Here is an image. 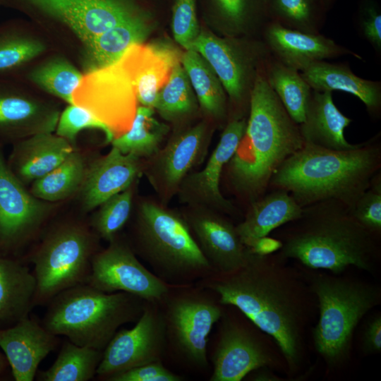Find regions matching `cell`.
<instances>
[{"label":"cell","instance_id":"obj_6","mask_svg":"<svg viewBox=\"0 0 381 381\" xmlns=\"http://www.w3.org/2000/svg\"><path fill=\"white\" fill-rule=\"evenodd\" d=\"M145 302L128 293H105L87 284H78L47 303L41 323L76 345L103 351L120 326L138 320Z\"/></svg>","mask_w":381,"mask_h":381},{"label":"cell","instance_id":"obj_31","mask_svg":"<svg viewBox=\"0 0 381 381\" xmlns=\"http://www.w3.org/2000/svg\"><path fill=\"white\" fill-rule=\"evenodd\" d=\"M181 64L189 78L202 111L210 120L228 121L226 92L210 65L196 51L186 50Z\"/></svg>","mask_w":381,"mask_h":381},{"label":"cell","instance_id":"obj_38","mask_svg":"<svg viewBox=\"0 0 381 381\" xmlns=\"http://www.w3.org/2000/svg\"><path fill=\"white\" fill-rule=\"evenodd\" d=\"M137 181L99 205V209L91 220L90 226L100 238L111 241L129 219Z\"/></svg>","mask_w":381,"mask_h":381},{"label":"cell","instance_id":"obj_35","mask_svg":"<svg viewBox=\"0 0 381 381\" xmlns=\"http://www.w3.org/2000/svg\"><path fill=\"white\" fill-rule=\"evenodd\" d=\"M103 351L66 341L52 365L40 372L43 381H87L96 375Z\"/></svg>","mask_w":381,"mask_h":381},{"label":"cell","instance_id":"obj_24","mask_svg":"<svg viewBox=\"0 0 381 381\" xmlns=\"http://www.w3.org/2000/svg\"><path fill=\"white\" fill-rule=\"evenodd\" d=\"M74 150L66 139L42 132L14 142L7 164L26 186L55 169Z\"/></svg>","mask_w":381,"mask_h":381},{"label":"cell","instance_id":"obj_18","mask_svg":"<svg viewBox=\"0 0 381 381\" xmlns=\"http://www.w3.org/2000/svg\"><path fill=\"white\" fill-rule=\"evenodd\" d=\"M181 212L213 274L231 272L245 263L248 248L226 214L191 205H186Z\"/></svg>","mask_w":381,"mask_h":381},{"label":"cell","instance_id":"obj_2","mask_svg":"<svg viewBox=\"0 0 381 381\" xmlns=\"http://www.w3.org/2000/svg\"><path fill=\"white\" fill-rule=\"evenodd\" d=\"M303 145L298 124L269 85L262 65L251 91L245 133L221 181L247 207L267 193L273 174Z\"/></svg>","mask_w":381,"mask_h":381},{"label":"cell","instance_id":"obj_27","mask_svg":"<svg viewBox=\"0 0 381 381\" xmlns=\"http://www.w3.org/2000/svg\"><path fill=\"white\" fill-rule=\"evenodd\" d=\"M313 90H340L360 99L373 117L381 113V83L363 79L354 74L344 64L326 61L315 62L300 72Z\"/></svg>","mask_w":381,"mask_h":381},{"label":"cell","instance_id":"obj_10","mask_svg":"<svg viewBox=\"0 0 381 381\" xmlns=\"http://www.w3.org/2000/svg\"><path fill=\"white\" fill-rule=\"evenodd\" d=\"M72 98L73 104L107 126L114 138L130 130L138 107L134 83L121 59L83 75Z\"/></svg>","mask_w":381,"mask_h":381},{"label":"cell","instance_id":"obj_21","mask_svg":"<svg viewBox=\"0 0 381 381\" xmlns=\"http://www.w3.org/2000/svg\"><path fill=\"white\" fill-rule=\"evenodd\" d=\"M182 54L167 42L131 45L121 60L134 83L138 104L154 109L157 95L168 81Z\"/></svg>","mask_w":381,"mask_h":381},{"label":"cell","instance_id":"obj_5","mask_svg":"<svg viewBox=\"0 0 381 381\" xmlns=\"http://www.w3.org/2000/svg\"><path fill=\"white\" fill-rule=\"evenodd\" d=\"M133 238L135 253L167 283L186 284L213 274L181 211L157 198L138 201Z\"/></svg>","mask_w":381,"mask_h":381},{"label":"cell","instance_id":"obj_7","mask_svg":"<svg viewBox=\"0 0 381 381\" xmlns=\"http://www.w3.org/2000/svg\"><path fill=\"white\" fill-rule=\"evenodd\" d=\"M310 282L319 308L313 329L315 348L328 365L337 366L349 357L354 330L378 305L380 293L367 283L322 273L314 274Z\"/></svg>","mask_w":381,"mask_h":381},{"label":"cell","instance_id":"obj_51","mask_svg":"<svg viewBox=\"0 0 381 381\" xmlns=\"http://www.w3.org/2000/svg\"><path fill=\"white\" fill-rule=\"evenodd\" d=\"M321 1H322V2H324V1H326V0H321Z\"/></svg>","mask_w":381,"mask_h":381},{"label":"cell","instance_id":"obj_16","mask_svg":"<svg viewBox=\"0 0 381 381\" xmlns=\"http://www.w3.org/2000/svg\"><path fill=\"white\" fill-rule=\"evenodd\" d=\"M68 26L85 45L106 30L147 12L138 0H23Z\"/></svg>","mask_w":381,"mask_h":381},{"label":"cell","instance_id":"obj_48","mask_svg":"<svg viewBox=\"0 0 381 381\" xmlns=\"http://www.w3.org/2000/svg\"><path fill=\"white\" fill-rule=\"evenodd\" d=\"M281 246L279 240L267 236L257 239L248 248L258 255H268L278 251Z\"/></svg>","mask_w":381,"mask_h":381},{"label":"cell","instance_id":"obj_40","mask_svg":"<svg viewBox=\"0 0 381 381\" xmlns=\"http://www.w3.org/2000/svg\"><path fill=\"white\" fill-rule=\"evenodd\" d=\"M226 28L231 32H243L251 23L270 20L268 0H214Z\"/></svg>","mask_w":381,"mask_h":381},{"label":"cell","instance_id":"obj_17","mask_svg":"<svg viewBox=\"0 0 381 381\" xmlns=\"http://www.w3.org/2000/svg\"><path fill=\"white\" fill-rule=\"evenodd\" d=\"M246 125L247 117L228 120L205 166L190 172L181 183L176 194L180 202L205 207L226 215L236 214V207L222 194L220 183L224 167L235 152Z\"/></svg>","mask_w":381,"mask_h":381},{"label":"cell","instance_id":"obj_28","mask_svg":"<svg viewBox=\"0 0 381 381\" xmlns=\"http://www.w3.org/2000/svg\"><path fill=\"white\" fill-rule=\"evenodd\" d=\"M250 203L243 220L236 226L238 234L246 247L271 231L297 219L301 207L291 195L283 190H270Z\"/></svg>","mask_w":381,"mask_h":381},{"label":"cell","instance_id":"obj_33","mask_svg":"<svg viewBox=\"0 0 381 381\" xmlns=\"http://www.w3.org/2000/svg\"><path fill=\"white\" fill-rule=\"evenodd\" d=\"M155 109L138 105L131 128L111 143L123 154H133L147 159L162 147L169 131L168 125L159 122L155 116Z\"/></svg>","mask_w":381,"mask_h":381},{"label":"cell","instance_id":"obj_4","mask_svg":"<svg viewBox=\"0 0 381 381\" xmlns=\"http://www.w3.org/2000/svg\"><path fill=\"white\" fill-rule=\"evenodd\" d=\"M380 136L345 150L304 143L273 174L268 190L286 191L301 207L334 199L351 210L381 171Z\"/></svg>","mask_w":381,"mask_h":381},{"label":"cell","instance_id":"obj_23","mask_svg":"<svg viewBox=\"0 0 381 381\" xmlns=\"http://www.w3.org/2000/svg\"><path fill=\"white\" fill-rule=\"evenodd\" d=\"M143 159L133 154H123L112 147L106 155L86 168L78 190L84 210H92L128 188L143 175Z\"/></svg>","mask_w":381,"mask_h":381},{"label":"cell","instance_id":"obj_22","mask_svg":"<svg viewBox=\"0 0 381 381\" xmlns=\"http://www.w3.org/2000/svg\"><path fill=\"white\" fill-rule=\"evenodd\" d=\"M57 337L30 316L0 330V347L16 381L34 380L40 363L56 348Z\"/></svg>","mask_w":381,"mask_h":381},{"label":"cell","instance_id":"obj_36","mask_svg":"<svg viewBox=\"0 0 381 381\" xmlns=\"http://www.w3.org/2000/svg\"><path fill=\"white\" fill-rule=\"evenodd\" d=\"M197 97L181 62L176 64L170 77L159 92L154 109L164 120L179 123L198 110Z\"/></svg>","mask_w":381,"mask_h":381},{"label":"cell","instance_id":"obj_8","mask_svg":"<svg viewBox=\"0 0 381 381\" xmlns=\"http://www.w3.org/2000/svg\"><path fill=\"white\" fill-rule=\"evenodd\" d=\"M97 234L85 224L66 222L49 229L23 261L33 265L35 306H47L59 293L87 284L93 256L99 251Z\"/></svg>","mask_w":381,"mask_h":381},{"label":"cell","instance_id":"obj_29","mask_svg":"<svg viewBox=\"0 0 381 381\" xmlns=\"http://www.w3.org/2000/svg\"><path fill=\"white\" fill-rule=\"evenodd\" d=\"M59 116L16 92L0 90V140L13 141L53 132Z\"/></svg>","mask_w":381,"mask_h":381},{"label":"cell","instance_id":"obj_14","mask_svg":"<svg viewBox=\"0 0 381 381\" xmlns=\"http://www.w3.org/2000/svg\"><path fill=\"white\" fill-rule=\"evenodd\" d=\"M93 256L87 284L105 293L123 291L147 302L162 303L169 284L147 270L131 244L118 236Z\"/></svg>","mask_w":381,"mask_h":381},{"label":"cell","instance_id":"obj_11","mask_svg":"<svg viewBox=\"0 0 381 381\" xmlns=\"http://www.w3.org/2000/svg\"><path fill=\"white\" fill-rule=\"evenodd\" d=\"M162 301L167 341L190 365L206 368L208 336L223 315L221 304L195 291L169 292Z\"/></svg>","mask_w":381,"mask_h":381},{"label":"cell","instance_id":"obj_50","mask_svg":"<svg viewBox=\"0 0 381 381\" xmlns=\"http://www.w3.org/2000/svg\"><path fill=\"white\" fill-rule=\"evenodd\" d=\"M9 364L5 355L0 352V377H2Z\"/></svg>","mask_w":381,"mask_h":381},{"label":"cell","instance_id":"obj_15","mask_svg":"<svg viewBox=\"0 0 381 381\" xmlns=\"http://www.w3.org/2000/svg\"><path fill=\"white\" fill-rule=\"evenodd\" d=\"M158 303L145 302L135 325L116 332L103 350L96 375L107 380L109 377L161 361L166 342V327Z\"/></svg>","mask_w":381,"mask_h":381},{"label":"cell","instance_id":"obj_44","mask_svg":"<svg viewBox=\"0 0 381 381\" xmlns=\"http://www.w3.org/2000/svg\"><path fill=\"white\" fill-rule=\"evenodd\" d=\"M171 30L174 40L186 50L200 33L195 0H175L172 8Z\"/></svg>","mask_w":381,"mask_h":381},{"label":"cell","instance_id":"obj_30","mask_svg":"<svg viewBox=\"0 0 381 381\" xmlns=\"http://www.w3.org/2000/svg\"><path fill=\"white\" fill-rule=\"evenodd\" d=\"M147 13L121 23L85 45L86 72L109 66L133 44L143 43L150 30Z\"/></svg>","mask_w":381,"mask_h":381},{"label":"cell","instance_id":"obj_25","mask_svg":"<svg viewBox=\"0 0 381 381\" xmlns=\"http://www.w3.org/2000/svg\"><path fill=\"white\" fill-rule=\"evenodd\" d=\"M352 119L335 106L332 92L313 90L303 121L298 124L304 143L338 150L356 147L344 137L345 128Z\"/></svg>","mask_w":381,"mask_h":381},{"label":"cell","instance_id":"obj_37","mask_svg":"<svg viewBox=\"0 0 381 381\" xmlns=\"http://www.w3.org/2000/svg\"><path fill=\"white\" fill-rule=\"evenodd\" d=\"M322 4L321 0H268L270 20L292 30L320 33Z\"/></svg>","mask_w":381,"mask_h":381},{"label":"cell","instance_id":"obj_41","mask_svg":"<svg viewBox=\"0 0 381 381\" xmlns=\"http://www.w3.org/2000/svg\"><path fill=\"white\" fill-rule=\"evenodd\" d=\"M44 45L39 41L12 32L0 33V73L18 68L42 54Z\"/></svg>","mask_w":381,"mask_h":381},{"label":"cell","instance_id":"obj_42","mask_svg":"<svg viewBox=\"0 0 381 381\" xmlns=\"http://www.w3.org/2000/svg\"><path fill=\"white\" fill-rule=\"evenodd\" d=\"M56 134L71 143L75 142L77 135L84 129L102 131L107 143H111L114 135L111 130L87 109L75 104H70L60 115Z\"/></svg>","mask_w":381,"mask_h":381},{"label":"cell","instance_id":"obj_13","mask_svg":"<svg viewBox=\"0 0 381 381\" xmlns=\"http://www.w3.org/2000/svg\"><path fill=\"white\" fill-rule=\"evenodd\" d=\"M51 207L13 174L0 146V256L20 259V250L39 234Z\"/></svg>","mask_w":381,"mask_h":381},{"label":"cell","instance_id":"obj_26","mask_svg":"<svg viewBox=\"0 0 381 381\" xmlns=\"http://www.w3.org/2000/svg\"><path fill=\"white\" fill-rule=\"evenodd\" d=\"M36 281L28 264L0 256V330L29 316L35 306Z\"/></svg>","mask_w":381,"mask_h":381},{"label":"cell","instance_id":"obj_49","mask_svg":"<svg viewBox=\"0 0 381 381\" xmlns=\"http://www.w3.org/2000/svg\"><path fill=\"white\" fill-rule=\"evenodd\" d=\"M255 380H277V377L268 372H260L254 377Z\"/></svg>","mask_w":381,"mask_h":381},{"label":"cell","instance_id":"obj_3","mask_svg":"<svg viewBox=\"0 0 381 381\" xmlns=\"http://www.w3.org/2000/svg\"><path fill=\"white\" fill-rule=\"evenodd\" d=\"M277 229L274 236L282 243L277 252L310 269L339 274L353 266L371 271L380 255L378 238L337 200L307 205L297 219Z\"/></svg>","mask_w":381,"mask_h":381},{"label":"cell","instance_id":"obj_45","mask_svg":"<svg viewBox=\"0 0 381 381\" xmlns=\"http://www.w3.org/2000/svg\"><path fill=\"white\" fill-rule=\"evenodd\" d=\"M108 381H181L182 377L165 368L161 361L151 362L109 377Z\"/></svg>","mask_w":381,"mask_h":381},{"label":"cell","instance_id":"obj_43","mask_svg":"<svg viewBox=\"0 0 381 381\" xmlns=\"http://www.w3.org/2000/svg\"><path fill=\"white\" fill-rule=\"evenodd\" d=\"M353 217L377 238L381 234V171L350 210Z\"/></svg>","mask_w":381,"mask_h":381},{"label":"cell","instance_id":"obj_39","mask_svg":"<svg viewBox=\"0 0 381 381\" xmlns=\"http://www.w3.org/2000/svg\"><path fill=\"white\" fill-rule=\"evenodd\" d=\"M83 74L63 59H52L34 69L29 78L47 92L73 104L72 95Z\"/></svg>","mask_w":381,"mask_h":381},{"label":"cell","instance_id":"obj_32","mask_svg":"<svg viewBox=\"0 0 381 381\" xmlns=\"http://www.w3.org/2000/svg\"><path fill=\"white\" fill-rule=\"evenodd\" d=\"M266 80L285 109L297 123L305 118L313 90L301 73L278 61L271 54L263 64Z\"/></svg>","mask_w":381,"mask_h":381},{"label":"cell","instance_id":"obj_46","mask_svg":"<svg viewBox=\"0 0 381 381\" xmlns=\"http://www.w3.org/2000/svg\"><path fill=\"white\" fill-rule=\"evenodd\" d=\"M361 32L371 45L381 49V13L373 2L365 4L361 15Z\"/></svg>","mask_w":381,"mask_h":381},{"label":"cell","instance_id":"obj_9","mask_svg":"<svg viewBox=\"0 0 381 381\" xmlns=\"http://www.w3.org/2000/svg\"><path fill=\"white\" fill-rule=\"evenodd\" d=\"M190 49L202 56L222 84L233 110L229 119L246 117L258 71L271 54L263 41L241 43L200 31Z\"/></svg>","mask_w":381,"mask_h":381},{"label":"cell","instance_id":"obj_12","mask_svg":"<svg viewBox=\"0 0 381 381\" xmlns=\"http://www.w3.org/2000/svg\"><path fill=\"white\" fill-rule=\"evenodd\" d=\"M210 128V122L202 120L179 129L156 153L143 159V174L163 204H169L183 179L204 162L211 139Z\"/></svg>","mask_w":381,"mask_h":381},{"label":"cell","instance_id":"obj_20","mask_svg":"<svg viewBox=\"0 0 381 381\" xmlns=\"http://www.w3.org/2000/svg\"><path fill=\"white\" fill-rule=\"evenodd\" d=\"M263 42L271 55L299 72L315 62L344 56L362 57L320 33L292 30L269 20L263 27Z\"/></svg>","mask_w":381,"mask_h":381},{"label":"cell","instance_id":"obj_34","mask_svg":"<svg viewBox=\"0 0 381 381\" xmlns=\"http://www.w3.org/2000/svg\"><path fill=\"white\" fill-rule=\"evenodd\" d=\"M85 171L83 158L75 150L58 167L34 181L30 191L46 202L65 200L79 190Z\"/></svg>","mask_w":381,"mask_h":381},{"label":"cell","instance_id":"obj_19","mask_svg":"<svg viewBox=\"0 0 381 381\" xmlns=\"http://www.w3.org/2000/svg\"><path fill=\"white\" fill-rule=\"evenodd\" d=\"M270 351L241 322L223 320L213 356L211 381H240L248 373L270 365Z\"/></svg>","mask_w":381,"mask_h":381},{"label":"cell","instance_id":"obj_1","mask_svg":"<svg viewBox=\"0 0 381 381\" xmlns=\"http://www.w3.org/2000/svg\"><path fill=\"white\" fill-rule=\"evenodd\" d=\"M278 252L258 255L248 248L245 263L228 273L204 279L221 305L236 307L256 327L271 336L290 370L301 358L303 331L308 314L305 285L285 265Z\"/></svg>","mask_w":381,"mask_h":381},{"label":"cell","instance_id":"obj_47","mask_svg":"<svg viewBox=\"0 0 381 381\" xmlns=\"http://www.w3.org/2000/svg\"><path fill=\"white\" fill-rule=\"evenodd\" d=\"M362 349L365 353H375L381 350V316L370 318L364 329Z\"/></svg>","mask_w":381,"mask_h":381}]
</instances>
